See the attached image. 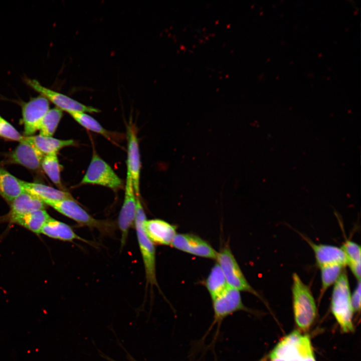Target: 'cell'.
Segmentation results:
<instances>
[{"label": "cell", "mask_w": 361, "mask_h": 361, "mask_svg": "<svg viewBox=\"0 0 361 361\" xmlns=\"http://www.w3.org/2000/svg\"><path fill=\"white\" fill-rule=\"evenodd\" d=\"M25 191L40 199L45 205L66 199H73L68 192L38 183L22 180Z\"/></svg>", "instance_id": "obj_18"}, {"label": "cell", "mask_w": 361, "mask_h": 361, "mask_svg": "<svg viewBox=\"0 0 361 361\" xmlns=\"http://www.w3.org/2000/svg\"><path fill=\"white\" fill-rule=\"evenodd\" d=\"M26 84L31 89L46 98L56 107L69 114L74 112H99L100 110L92 106L82 104L71 97L42 85L37 80L27 78Z\"/></svg>", "instance_id": "obj_6"}, {"label": "cell", "mask_w": 361, "mask_h": 361, "mask_svg": "<svg viewBox=\"0 0 361 361\" xmlns=\"http://www.w3.org/2000/svg\"><path fill=\"white\" fill-rule=\"evenodd\" d=\"M25 139L32 144L44 156L57 153L62 148L74 145L75 141L72 139L62 140L40 134L30 136H24Z\"/></svg>", "instance_id": "obj_19"}, {"label": "cell", "mask_w": 361, "mask_h": 361, "mask_svg": "<svg viewBox=\"0 0 361 361\" xmlns=\"http://www.w3.org/2000/svg\"><path fill=\"white\" fill-rule=\"evenodd\" d=\"M215 317L221 320L238 310H245L240 291L229 286L218 297L212 299Z\"/></svg>", "instance_id": "obj_13"}, {"label": "cell", "mask_w": 361, "mask_h": 361, "mask_svg": "<svg viewBox=\"0 0 361 361\" xmlns=\"http://www.w3.org/2000/svg\"><path fill=\"white\" fill-rule=\"evenodd\" d=\"M304 239L312 248L317 266L320 268L329 265H347L345 253L341 248L330 245L315 244L311 240Z\"/></svg>", "instance_id": "obj_16"}, {"label": "cell", "mask_w": 361, "mask_h": 361, "mask_svg": "<svg viewBox=\"0 0 361 361\" xmlns=\"http://www.w3.org/2000/svg\"><path fill=\"white\" fill-rule=\"evenodd\" d=\"M51 218L45 209H39L27 213L15 219L12 223L19 225L31 232L39 234Z\"/></svg>", "instance_id": "obj_22"}, {"label": "cell", "mask_w": 361, "mask_h": 361, "mask_svg": "<svg viewBox=\"0 0 361 361\" xmlns=\"http://www.w3.org/2000/svg\"><path fill=\"white\" fill-rule=\"evenodd\" d=\"M205 285L212 299L220 295L229 286L217 263L211 269L206 280Z\"/></svg>", "instance_id": "obj_23"}, {"label": "cell", "mask_w": 361, "mask_h": 361, "mask_svg": "<svg viewBox=\"0 0 361 361\" xmlns=\"http://www.w3.org/2000/svg\"><path fill=\"white\" fill-rule=\"evenodd\" d=\"M360 281H357V285L351 294V301L354 312H359L360 309Z\"/></svg>", "instance_id": "obj_30"}, {"label": "cell", "mask_w": 361, "mask_h": 361, "mask_svg": "<svg viewBox=\"0 0 361 361\" xmlns=\"http://www.w3.org/2000/svg\"><path fill=\"white\" fill-rule=\"evenodd\" d=\"M258 361H268V356H265Z\"/></svg>", "instance_id": "obj_31"}, {"label": "cell", "mask_w": 361, "mask_h": 361, "mask_svg": "<svg viewBox=\"0 0 361 361\" xmlns=\"http://www.w3.org/2000/svg\"><path fill=\"white\" fill-rule=\"evenodd\" d=\"M268 361H317L310 338L299 330L289 333L275 346Z\"/></svg>", "instance_id": "obj_1"}, {"label": "cell", "mask_w": 361, "mask_h": 361, "mask_svg": "<svg viewBox=\"0 0 361 361\" xmlns=\"http://www.w3.org/2000/svg\"><path fill=\"white\" fill-rule=\"evenodd\" d=\"M171 246L179 250L197 256L216 259L218 252L207 242L192 234H178Z\"/></svg>", "instance_id": "obj_11"}, {"label": "cell", "mask_w": 361, "mask_h": 361, "mask_svg": "<svg viewBox=\"0 0 361 361\" xmlns=\"http://www.w3.org/2000/svg\"><path fill=\"white\" fill-rule=\"evenodd\" d=\"M41 233L54 239L70 241L83 240L67 224L51 217L43 227Z\"/></svg>", "instance_id": "obj_21"}, {"label": "cell", "mask_w": 361, "mask_h": 361, "mask_svg": "<svg viewBox=\"0 0 361 361\" xmlns=\"http://www.w3.org/2000/svg\"><path fill=\"white\" fill-rule=\"evenodd\" d=\"M0 136L13 141H21L24 136L9 122L0 116Z\"/></svg>", "instance_id": "obj_29"}, {"label": "cell", "mask_w": 361, "mask_h": 361, "mask_svg": "<svg viewBox=\"0 0 361 361\" xmlns=\"http://www.w3.org/2000/svg\"><path fill=\"white\" fill-rule=\"evenodd\" d=\"M24 191L22 180L0 166V196L11 203Z\"/></svg>", "instance_id": "obj_20"}, {"label": "cell", "mask_w": 361, "mask_h": 361, "mask_svg": "<svg viewBox=\"0 0 361 361\" xmlns=\"http://www.w3.org/2000/svg\"><path fill=\"white\" fill-rule=\"evenodd\" d=\"M146 216L140 201L136 196L135 225L138 242L144 264L145 276L148 283L157 286L155 270V252L153 243L146 235L143 223Z\"/></svg>", "instance_id": "obj_4"}, {"label": "cell", "mask_w": 361, "mask_h": 361, "mask_svg": "<svg viewBox=\"0 0 361 361\" xmlns=\"http://www.w3.org/2000/svg\"><path fill=\"white\" fill-rule=\"evenodd\" d=\"M136 196L131 175L128 170L126 179L124 202L118 217V226L121 233V242L123 246L129 229L135 220Z\"/></svg>", "instance_id": "obj_10"}, {"label": "cell", "mask_w": 361, "mask_h": 361, "mask_svg": "<svg viewBox=\"0 0 361 361\" xmlns=\"http://www.w3.org/2000/svg\"><path fill=\"white\" fill-rule=\"evenodd\" d=\"M63 116V111L55 107L50 109L41 120L38 130L40 135L52 136Z\"/></svg>", "instance_id": "obj_25"}, {"label": "cell", "mask_w": 361, "mask_h": 361, "mask_svg": "<svg viewBox=\"0 0 361 361\" xmlns=\"http://www.w3.org/2000/svg\"><path fill=\"white\" fill-rule=\"evenodd\" d=\"M291 291L294 320L298 330L305 333L316 317L315 301L309 287L295 273L292 276Z\"/></svg>", "instance_id": "obj_2"}, {"label": "cell", "mask_w": 361, "mask_h": 361, "mask_svg": "<svg viewBox=\"0 0 361 361\" xmlns=\"http://www.w3.org/2000/svg\"><path fill=\"white\" fill-rule=\"evenodd\" d=\"M330 309L342 332L350 333L354 331V312L351 301L349 281L345 270L333 285Z\"/></svg>", "instance_id": "obj_3"}, {"label": "cell", "mask_w": 361, "mask_h": 361, "mask_svg": "<svg viewBox=\"0 0 361 361\" xmlns=\"http://www.w3.org/2000/svg\"><path fill=\"white\" fill-rule=\"evenodd\" d=\"M50 103L46 98L39 95L22 104L24 136H32L38 130L41 120L50 109Z\"/></svg>", "instance_id": "obj_8"}, {"label": "cell", "mask_w": 361, "mask_h": 361, "mask_svg": "<svg viewBox=\"0 0 361 361\" xmlns=\"http://www.w3.org/2000/svg\"><path fill=\"white\" fill-rule=\"evenodd\" d=\"M44 155L24 136L16 148L11 152L7 163L22 165L27 169L36 170L41 167Z\"/></svg>", "instance_id": "obj_12"}, {"label": "cell", "mask_w": 361, "mask_h": 361, "mask_svg": "<svg viewBox=\"0 0 361 361\" xmlns=\"http://www.w3.org/2000/svg\"><path fill=\"white\" fill-rule=\"evenodd\" d=\"M81 125L87 129L99 133L111 139V133L103 128L94 118L84 112H74L70 114Z\"/></svg>", "instance_id": "obj_28"}, {"label": "cell", "mask_w": 361, "mask_h": 361, "mask_svg": "<svg viewBox=\"0 0 361 361\" xmlns=\"http://www.w3.org/2000/svg\"><path fill=\"white\" fill-rule=\"evenodd\" d=\"M127 137L128 140L127 170L131 175L135 196L139 197L140 154L136 133L132 126L127 127Z\"/></svg>", "instance_id": "obj_14"}, {"label": "cell", "mask_w": 361, "mask_h": 361, "mask_svg": "<svg viewBox=\"0 0 361 361\" xmlns=\"http://www.w3.org/2000/svg\"><path fill=\"white\" fill-rule=\"evenodd\" d=\"M217 263L221 267L228 285L239 291L250 293L258 297L259 294L249 284L236 259L228 246L218 252Z\"/></svg>", "instance_id": "obj_5"}, {"label": "cell", "mask_w": 361, "mask_h": 361, "mask_svg": "<svg viewBox=\"0 0 361 361\" xmlns=\"http://www.w3.org/2000/svg\"><path fill=\"white\" fill-rule=\"evenodd\" d=\"M48 206L81 225L97 228L101 232L110 230V225L104 221L94 219L81 207L74 199L52 203Z\"/></svg>", "instance_id": "obj_9"}, {"label": "cell", "mask_w": 361, "mask_h": 361, "mask_svg": "<svg viewBox=\"0 0 361 361\" xmlns=\"http://www.w3.org/2000/svg\"><path fill=\"white\" fill-rule=\"evenodd\" d=\"M45 204L39 198L24 191L11 202V209L4 217L11 223L27 213L44 209Z\"/></svg>", "instance_id": "obj_17"}, {"label": "cell", "mask_w": 361, "mask_h": 361, "mask_svg": "<svg viewBox=\"0 0 361 361\" xmlns=\"http://www.w3.org/2000/svg\"><path fill=\"white\" fill-rule=\"evenodd\" d=\"M143 228L150 241L158 245H171L177 234L175 226L160 219L145 220Z\"/></svg>", "instance_id": "obj_15"}, {"label": "cell", "mask_w": 361, "mask_h": 361, "mask_svg": "<svg viewBox=\"0 0 361 361\" xmlns=\"http://www.w3.org/2000/svg\"><path fill=\"white\" fill-rule=\"evenodd\" d=\"M81 184H95L117 190L122 187L121 179L111 166L93 151L92 159Z\"/></svg>", "instance_id": "obj_7"}, {"label": "cell", "mask_w": 361, "mask_h": 361, "mask_svg": "<svg viewBox=\"0 0 361 361\" xmlns=\"http://www.w3.org/2000/svg\"><path fill=\"white\" fill-rule=\"evenodd\" d=\"M344 267L340 264H332L319 268L321 283L320 297L329 287L335 284L344 270Z\"/></svg>", "instance_id": "obj_27"}, {"label": "cell", "mask_w": 361, "mask_h": 361, "mask_svg": "<svg viewBox=\"0 0 361 361\" xmlns=\"http://www.w3.org/2000/svg\"><path fill=\"white\" fill-rule=\"evenodd\" d=\"M41 167L50 180L57 187L61 188V165L57 154L45 155L41 164Z\"/></svg>", "instance_id": "obj_26"}, {"label": "cell", "mask_w": 361, "mask_h": 361, "mask_svg": "<svg viewBox=\"0 0 361 361\" xmlns=\"http://www.w3.org/2000/svg\"><path fill=\"white\" fill-rule=\"evenodd\" d=\"M344 251L348 266L357 281H360L361 252L360 247L356 243L346 240L341 247Z\"/></svg>", "instance_id": "obj_24"}]
</instances>
